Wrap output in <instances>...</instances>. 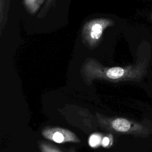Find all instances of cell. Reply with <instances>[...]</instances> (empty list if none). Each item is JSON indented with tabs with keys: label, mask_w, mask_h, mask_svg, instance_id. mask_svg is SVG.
Masks as SVG:
<instances>
[{
	"label": "cell",
	"mask_w": 152,
	"mask_h": 152,
	"mask_svg": "<svg viewBox=\"0 0 152 152\" xmlns=\"http://www.w3.org/2000/svg\"><path fill=\"white\" fill-rule=\"evenodd\" d=\"M99 125L104 130L116 134H130L145 137L150 134V129L141 123L121 117H107L96 113Z\"/></svg>",
	"instance_id": "7a4b0ae2"
},
{
	"label": "cell",
	"mask_w": 152,
	"mask_h": 152,
	"mask_svg": "<svg viewBox=\"0 0 152 152\" xmlns=\"http://www.w3.org/2000/svg\"><path fill=\"white\" fill-rule=\"evenodd\" d=\"M145 61L125 67H106L93 59H87L82 67V75L87 83L93 80H104L113 82L139 81L147 72Z\"/></svg>",
	"instance_id": "6da1fadb"
},
{
	"label": "cell",
	"mask_w": 152,
	"mask_h": 152,
	"mask_svg": "<svg viewBox=\"0 0 152 152\" xmlns=\"http://www.w3.org/2000/svg\"><path fill=\"white\" fill-rule=\"evenodd\" d=\"M150 18L151 20L152 21V14H151V15H150Z\"/></svg>",
	"instance_id": "ba28073f"
},
{
	"label": "cell",
	"mask_w": 152,
	"mask_h": 152,
	"mask_svg": "<svg viewBox=\"0 0 152 152\" xmlns=\"http://www.w3.org/2000/svg\"><path fill=\"white\" fill-rule=\"evenodd\" d=\"M52 1V0H48V2L49 4V3H50V2H51V1Z\"/></svg>",
	"instance_id": "9c48e42d"
},
{
	"label": "cell",
	"mask_w": 152,
	"mask_h": 152,
	"mask_svg": "<svg viewBox=\"0 0 152 152\" xmlns=\"http://www.w3.org/2000/svg\"><path fill=\"white\" fill-rule=\"evenodd\" d=\"M69 152H76V151L75 150H70Z\"/></svg>",
	"instance_id": "52a82bcc"
},
{
	"label": "cell",
	"mask_w": 152,
	"mask_h": 152,
	"mask_svg": "<svg viewBox=\"0 0 152 152\" xmlns=\"http://www.w3.org/2000/svg\"><path fill=\"white\" fill-rule=\"evenodd\" d=\"M39 147L40 152H64L56 146L45 141H40Z\"/></svg>",
	"instance_id": "8992f818"
},
{
	"label": "cell",
	"mask_w": 152,
	"mask_h": 152,
	"mask_svg": "<svg viewBox=\"0 0 152 152\" xmlns=\"http://www.w3.org/2000/svg\"><path fill=\"white\" fill-rule=\"evenodd\" d=\"M113 24L111 20L104 18L89 21L83 27L82 37L85 45L89 48L94 47L101 39L103 31Z\"/></svg>",
	"instance_id": "3957f363"
},
{
	"label": "cell",
	"mask_w": 152,
	"mask_h": 152,
	"mask_svg": "<svg viewBox=\"0 0 152 152\" xmlns=\"http://www.w3.org/2000/svg\"><path fill=\"white\" fill-rule=\"evenodd\" d=\"M42 135L46 139L58 143H79L80 140L72 131L60 127H47L42 131Z\"/></svg>",
	"instance_id": "277c9868"
},
{
	"label": "cell",
	"mask_w": 152,
	"mask_h": 152,
	"mask_svg": "<svg viewBox=\"0 0 152 152\" xmlns=\"http://www.w3.org/2000/svg\"><path fill=\"white\" fill-rule=\"evenodd\" d=\"M44 0H24V4L27 10L31 14H34L38 10Z\"/></svg>",
	"instance_id": "5b68a950"
}]
</instances>
